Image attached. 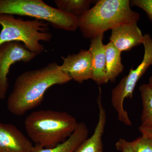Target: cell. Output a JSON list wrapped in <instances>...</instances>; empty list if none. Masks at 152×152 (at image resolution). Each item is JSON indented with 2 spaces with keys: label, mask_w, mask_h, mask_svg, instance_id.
Segmentation results:
<instances>
[{
  "label": "cell",
  "mask_w": 152,
  "mask_h": 152,
  "mask_svg": "<svg viewBox=\"0 0 152 152\" xmlns=\"http://www.w3.org/2000/svg\"><path fill=\"white\" fill-rule=\"evenodd\" d=\"M148 84V85L152 89V76L150 77L149 80V83Z\"/></svg>",
  "instance_id": "cell-21"
},
{
  "label": "cell",
  "mask_w": 152,
  "mask_h": 152,
  "mask_svg": "<svg viewBox=\"0 0 152 152\" xmlns=\"http://www.w3.org/2000/svg\"><path fill=\"white\" fill-rule=\"evenodd\" d=\"M139 129L142 135L146 136L152 139V128L146 127L141 126L139 127Z\"/></svg>",
  "instance_id": "cell-20"
},
{
  "label": "cell",
  "mask_w": 152,
  "mask_h": 152,
  "mask_svg": "<svg viewBox=\"0 0 152 152\" xmlns=\"http://www.w3.org/2000/svg\"><path fill=\"white\" fill-rule=\"evenodd\" d=\"M57 9L76 18L81 16L90 9L91 0H55Z\"/></svg>",
  "instance_id": "cell-15"
},
{
  "label": "cell",
  "mask_w": 152,
  "mask_h": 152,
  "mask_svg": "<svg viewBox=\"0 0 152 152\" xmlns=\"http://www.w3.org/2000/svg\"><path fill=\"white\" fill-rule=\"evenodd\" d=\"M72 80L56 62L24 72L16 79L13 89L8 98L7 108L14 115H23L42 103L49 88L64 84Z\"/></svg>",
  "instance_id": "cell-1"
},
{
  "label": "cell",
  "mask_w": 152,
  "mask_h": 152,
  "mask_svg": "<svg viewBox=\"0 0 152 152\" xmlns=\"http://www.w3.org/2000/svg\"><path fill=\"white\" fill-rule=\"evenodd\" d=\"M37 55L19 42H7L0 45V99L6 97L9 85L8 75L11 66L18 62H30Z\"/></svg>",
  "instance_id": "cell-7"
},
{
  "label": "cell",
  "mask_w": 152,
  "mask_h": 152,
  "mask_svg": "<svg viewBox=\"0 0 152 152\" xmlns=\"http://www.w3.org/2000/svg\"><path fill=\"white\" fill-rule=\"evenodd\" d=\"M89 130L85 123H78L77 127L66 140L56 146L45 148L35 145L33 152H74L79 146L88 138Z\"/></svg>",
  "instance_id": "cell-13"
},
{
  "label": "cell",
  "mask_w": 152,
  "mask_h": 152,
  "mask_svg": "<svg viewBox=\"0 0 152 152\" xmlns=\"http://www.w3.org/2000/svg\"><path fill=\"white\" fill-rule=\"evenodd\" d=\"M97 99L99 120L92 135L83 142L74 152H104L103 136L107 121V115L102 104L101 94Z\"/></svg>",
  "instance_id": "cell-12"
},
{
  "label": "cell",
  "mask_w": 152,
  "mask_h": 152,
  "mask_svg": "<svg viewBox=\"0 0 152 152\" xmlns=\"http://www.w3.org/2000/svg\"><path fill=\"white\" fill-rule=\"evenodd\" d=\"M62 58L63 63L60 65V69L72 80L82 84L85 81L92 79V64L88 50H82L78 53Z\"/></svg>",
  "instance_id": "cell-8"
},
{
  "label": "cell",
  "mask_w": 152,
  "mask_h": 152,
  "mask_svg": "<svg viewBox=\"0 0 152 152\" xmlns=\"http://www.w3.org/2000/svg\"><path fill=\"white\" fill-rule=\"evenodd\" d=\"M34 147L15 126L0 122V152H33Z\"/></svg>",
  "instance_id": "cell-9"
},
{
  "label": "cell",
  "mask_w": 152,
  "mask_h": 152,
  "mask_svg": "<svg viewBox=\"0 0 152 152\" xmlns=\"http://www.w3.org/2000/svg\"><path fill=\"white\" fill-rule=\"evenodd\" d=\"M142 44L145 53L142 62L135 69L131 68L128 75L121 80L112 91V104L117 112L118 119L128 126L132 124L124 109V101L126 98H132L137 83L152 65V38L148 34L144 35Z\"/></svg>",
  "instance_id": "cell-6"
},
{
  "label": "cell",
  "mask_w": 152,
  "mask_h": 152,
  "mask_svg": "<svg viewBox=\"0 0 152 152\" xmlns=\"http://www.w3.org/2000/svg\"><path fill=\"white\" fill-rule=\"evenodd\" d=\"M144 35L137 23L121 25L112 29L110 42L120 51H130L142 44Z\"/></svg>",
  "instance_id": "cell-10"
},
{
  "label": "cell",
  "mask_w": 152,
  "mask_h": 152,
  "mask_svg": "<svg viewBox=\"0 0 152 152\" xmlns=\"http://www.w3.org/2000/svg\"><path fill=\"white\" fill-rule=\"evenodd\" d=\"M139 89L142 105L141 126L152 128V89L148 84H144L140 87Z\"/></svg>",
  "instance_id": "cell-16"
},
{
  "label": "cell",
  "mask_w": 152,
  "mask_h": 152,
  "mask_svg": "<svg viewBox=\"0 0 152 152\" xmlns=\"http://www.w3.org/2000/svg\"><path fill=\"white\" fill-rule=\"evenodd\" d=\"M50 25L42 20H24L13 15H0V45L9 42H22L30 51L40 54L45 50L40 42H49L52 39Z\"/></svg>",
  "instance_id": "cell-4"
},
{
  "label": "cell",
  "mask_w": 152,
  "mask_h": 152,
  "mask_svg": "<svg viewBox=\"0 0 152 152\" xmlns=\"http://www.w3.org/2000/svg\"><path fill=\"white\" fill-rule=\"evenodd\" d=\"M17 15L45 21L58 29L74 32L78 18L53 7L42 0H0V15Z\"/></svg>",
  "instance_id": "cell-5"
},
{
  "label": "cell",
  "mask_w": 152,
  "mask_h": 152,
  "mask_svg": "<svg viewBox=\"0 0 152 152\" xmlns=\"http://www.w3.org/2000/svg\"><path fill=\"white\" fill-rule=\"evenodd\" d=\"M78 125L75 117L66 112L50 110L33 112L25 121L29 138L45 148H54L65 141Z\"/></svg>",
  "instance_id": "cell-2"
},
{
  "label": "cell",
  "mask_w": 152,
  "mask_h": 152,
  "mask_svg": "<svg viewBox=\"0 0 152 152\" xmlns=\"http://www.w3.org/2000/svg\"><path fill=\"white\" fill-rule=\"evenodd\" d=\"M131 6H135L142 9L152 22V0H132Z\"/></svg>",
  "instance_id": "cell-18"
},
{
  "label": "cell",
  "mask_w": 152,
  "mask_h": 152,
  "mask_svg": "<svg viewBox=\"0 0 152 152\" xmlns=\"http://www.w3.org/2000/svg\"><path fill=\"white\" fill-rule=\"evenodd\" d=\"M104 34L91 39L89 49L92 64V80L99 85L108 83L106 75V56L103 43Z\"/></svg>",
  "instance_id": "cell-11"
},
{
  "label": "cell",
  "mask_w": 152,
  "mask_h": 152,
  "mask_svg": "<svg viewBox=\"0 0 152 152\" xmlns=\"http://www.w3.org/2000/svg\"><path fill=\"white\" fill-rule=\"evenodd\" d=\"M106 75L108 81L113 83L122 72L124 66L121 62V52L110 42L104 45Z\"/></svg>",
  "instance_id": "cell-14"
},
{
  "label": "cell",
  "mask_w": 152,
  "mask_h": 152,
  "mask_svg": "<svg viewBox=\"0 0 152 152\" xmlns=\"http://www.w3.org/2000/svg\"><path fill=\"white\" fill-rule=\"evenodd\" d=\"M116 149L121 152H134L131 146V142L125 139H120L115 144Z\"/></svg>",
  "instance_id": "cell-19"
},
{
  "label": "cell",
  "mask_w": 152,
  "mask_h": 152,
  "mask_svg": "<svg viewBox=\"0 0 152 152\" xmlns=\"http://www.w3.org/2000/svg\"><path fill=\"white\" fill-rule=\"evenodd\" d=\"M131 144L134 152H152V139L146 136L142 135Z\"/></svg>",
  "instance_id": "cell-17"
},
{
  "label": "cell",
  "mask_w": 152,
  "mask_h": 152,
  "mask_svg": "<svg viewBox=\"0 0 152 152\" xmlns=\"http://www.w3.org/2000/svg\"><path fill=\"white\" fill-rule=\"evenodd\" d=\"M140 18L129 0H100L79 17L78 28L84 37L91 39L120 25L137 23Z\"/></svg>",
  "instance_id": "cell-3"
}]
</instances>
